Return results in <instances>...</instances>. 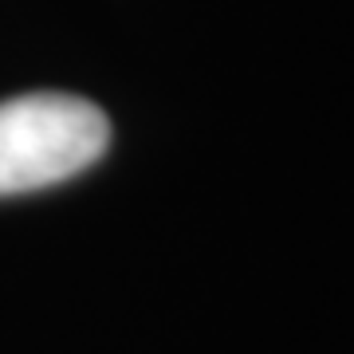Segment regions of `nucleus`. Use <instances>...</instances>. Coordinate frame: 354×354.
Instances as JSON below:
<instances>
[{"label": "nucleus", "instance_id": "f257e3e1", "mask_svg": "<svg viewBox=\"0 0 354 354\" xmlns=\"http://www.w3.org/2000/svg\"><path fill=\"white\" fill-rule=\"evenodd\" d=\"M111 146V122L91 99L32 91L0 102V197L59 185Z\"/></svg>", "mask_w": 354, "mask_h": 354}]
</instances>
